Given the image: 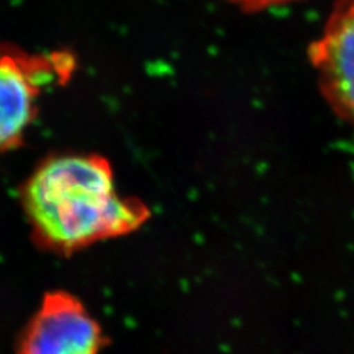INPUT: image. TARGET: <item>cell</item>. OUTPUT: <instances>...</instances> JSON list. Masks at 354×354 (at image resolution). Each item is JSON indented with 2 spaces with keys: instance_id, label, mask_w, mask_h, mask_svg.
I'll list each match as a JSON object with an SVG mask.
<instances>
[{
  "instance_id": "obj_1",
  "label": "cell",
  "mask_w": 354,
  "mask_h": 354,
  "mask_svg": "<svg viewBox=\"0 0 354 354\" xmlns=\"http://www.w3.org/2000/svg\"><path fill=\"white\" fill-rule=\"evenodd\" d=\"M20 200L32 239L64 256L130 234L149 218L145 203L117 192L112 165L96 153L46 158L23 184Z\"/></svg>"
},
{
  "instance_id": "obj_2",
  "label": "cell",
  "mask_w": 354,
  "mask_h": 354,
  "mask_svg": "<svg viewBox=\"0 0 354 354\" xmlns=\"http://www.w3.org/2000/svg\"><path fill=\"white\" fill-rule=\"evenodd\" d=\"M76 64L71 51L29 53L0 45V153L23 145L26 130L37 117L42 92L67 83Z\"/></svg>"
},
{
  "instance_id": "obj_3",
  "label": "cell",
  "mask_w": 354,
  "mask_h": 354,
  "mask_svg": "<svg viewBox=\"0 0 354 354\" xmlns=\"http://www.w3.org/2000/svg\"><path fill=\"white\" fill-rule=\"evenodd\" d=\"M105 339L99 323L75 295L50 291L17 342V354H100Z\"/></svg>"
},
{
  "instance_id": "obj_4",
  "label": "cell",
  "mask_w": 354,
  "mask_h": 354,
  "mask_svg": "<svg viewBox=\"0 0 354 354\" xmlns=\"http://www.w3.org/2000/svg\"><path fill=\"white\" fill-rule=\"evenodd\" d=\"M317 86L332 111L354 127V0H336L323 33L308 46Z\"/></svg>"
},
{
  "instance_id": "obj_5",
  "label": "cell",
  "mask_w": 354,
  "mask_h": 354,
  "mask_svg": "<svg viewBox=\"0 0 354 354\" xmlns=\"http://www.w3.org/2000/svg\"><path fill=\"white\" fill-rule=\"evenodd\" d=\"M232 4L238 6L243 11L247 12H257V11H263L270 7H276L281 4H286L294 0H228Z\"/></svg>"
}]
</instances>
